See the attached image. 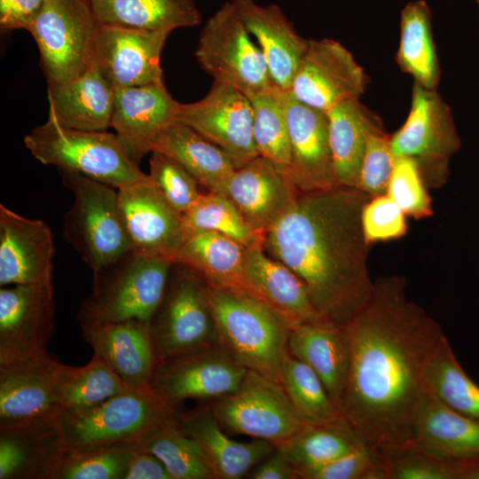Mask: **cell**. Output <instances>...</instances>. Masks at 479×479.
<instances>
[{"label": "cell", "instance_id": "41", "mask_svg": "<svg viewBox=\"0 0 479 479\" xmlns=\"http://www.w3.org/2000/svg\"><path fill=\"white\" fill-rule=\"evenodd\" d=\"M279 383L302 424H318L342 416L318 374L305 363L285 354Z\"/></svg>", "mask_w": 479, "mask_h": 479}, {"label": "cell", "instance_id": "49", "mask_svg": "<svg viewBox=\"0 0 479 479\" xmlns=\"http://www.w3.org/2000/svg\"><path fill=\"white\" fill-rule=\"evenodd\" d=\"M395 160L390 135L382 125L374 128L367 137L357 188L370 197L385 194Z\"/></svg>", "mask_w": 479, "mask_h": 479}, {"label": "cell", "instance_id": "34", "mask_svg": "<svg viewBox=\"0 0 479 479\" xmlns=\"http://www.w3.org/2000/svg\"><path fill=\"white\" fill-rule=\"evenodd\" d=\"M90 4L102 26L172 32L201 21L195 0H90Z\"/></svg>", "mask_w": 479, "mask_h": 479}, {"label": "cell", "instance_id": "55", "mask_svg": "<svg viewBox=\"0 0 479 479\" xmlns=\"http://www.w3.org/2000/svg\"><path fill=\"white\" fill-rule=\"evenodd\" d=\"M479 4V0H475Z\"/></svg>", "mask_w": 479, "mask_h": 479}, {"label": "cell", "instance_id": "13", "mask_svg": "<svg viewBox=\"0 0 479 479\" xmlns=\"http://www.w3.org/2000/svg\"><path fill=\"white\" fill-rule=\"evenodd\" d=\"M247 370L219 343L208 344L160 359L151 389L175 408L186 399H217L235 391Z\"/></svg>", "mask_w": 479, "mask_h": 479}, {"label": "cell", "instance_id": "28", "mask_svg": "<svg viewBox=\"0 0 479 479\" xmlns=\"http://www.w3.org/2000/svg\"><path fill=\"white\" fill-rule=\"evenodd\" d=\"M231 1L250 35L256 39L273 82L289 91L309 40L296 32L278 5H262L255 0Z\"/></svg>", "mask_w": 479, "mask_h": 479}, {"label": "cell", "instance_id": "32", "mask_svg": "<svg viewBox=\"0 0 479 479\" xmlns=\"http://www.w3.org/2000/svg\"><path fill=\"white\" fill-rule=\"evenodd\" d=\"M245 248L224 234L201 232L185 239L174 263L190 270L209 286L247 293Z\"/></svg>", "mask_w": 479, "mask_h": 479}, {"label": "cell", "instance_id": "22", "mask_svg": "<svg viewBox=\"0 0 479 479\" xmlns=\"http://www.w3.org/2000/svg\"><path fill=\"white\" fill-rule=\"evenodd\" d=\"M291 160L288 173L301 192L338 186L326 112L285 93Z\"/></svg>", "mask_w": 479, "mask_h": 479}, {"label": "cell", "instance_id": "46", "mask_svg": "<svg viewBox=\"0 0 479 479\" xmlns=\"http://www.w3.org/2000/svg\"><path fill=\"white\" fill-rule=\"evenodd\" d=\"M149 177L168 202L181 215L199 199L197 180L175 159L153 151L149 159Z\"/></svg>", "mask_w": 479, "mask_h": 479}, {"label": "cell", "instance_id": "18", "mask_svg": "<svg viewBox=\"0 0 479 479\" xmlns=\"http://www.w3.org/2000/svg\"><path fill=\"white\" fill-rule=\"evenodd\" d=\"M247 223L266 235L295 204L301 192L288 171L258 155L236 169L222 189Z\"/></svg>", "mask_w": 479, "mask_h": 479}, {"label": "cell", "instance_id": "16", "mask_svg": "<svg viewBox=\"0 0 479 479\" xmlns=\"http://www.w3.org/2000/svg\"><path fill=\"white\" fill-rule=\"evenodd\" d=\"M54 327V289L40 285L1 287L0 363L48 353Z\"/></svg>", "mask_w": 479, "mask_h": 479}, {"label": "cell", "instance_id": "3", "mask_svg": "<svg viewBox=\"0 0 479 479\" xmlns=\"http://www.w3.org/2000/svg\"><path fill=\"white\" fill-rule=\"evenodd\" d=\"M219 345L240 365L279 382L289 328L268 305L240 291L206 283Z\"/></svg>", "mask_w": 479, "mask_h": 479}, {"label": "cell", "instance_id": "4", "mask_svg": "<svg viewBox=\"0 0 479 479\" xmlns=\"http://www.w3.org/2000/svg\"><path fill=\"white\" fill-rule=\"evenodd\" d=\"M173 260L128 254L93 275L91 294L82 303L80 326L137 319L149 323L169 283Z\"/></svg>", "mask_w": 479, "mask_h": 479}, {"label": "cell", "instance_id": "30", "mask_svg": "<svg viewBox=\"0 0 479 479\" xmlns=\"http://www.w3.org/2000/svg\"><path fill=\"white\" fill-rule=\"evenodd\" d=\"M287 351L318 374L339 408L349 365L344 327L323 322L291 328Z\"/></svg>", "mask_w": 479, "mask_h": 479}, {"label": "cell", "instance_id": "29", "mask_svg": "<svg viewBox=\"0 0 479 479\" xmlns=\"http://www.w3.org/2000/svg\"><path fill=\"white\" fill-rule=\"evenodd\" d=\"M115 89L93 66L75 79L48 86L49 117L59 125L87 131L111 127Z\"/></svg>", "mask_w": 479, "mask_h": 479}, {"label": "cell", "instance_id": "38", "mask_svg": "<svg viewBox=\"0 0 479 479\" xmlns=\"http://www.w3.org/2000/svg\"><path fill=\"white\" fill-rule=\"evenodd\" d=\"M128 390L98 356L82 366L61 364L55 380V394L61 412L90 409Z\"/></svg>", "mask_w": 479, "mask_h": 479}, {"label": "cell", "instance_id": "8", "mask_svg": "<svg viewBox=\"0 0 479 479\" xmlns=\"http://www.w3.org/2000/svg\"><path fill=\"white\" fill-rule=\"evenodd\" d=\"M195 57L214 82L251 98L274 85L265 59L232 1L209 17L200 34Z\"/></svg>", "mask_w": 479, "mask_h": 479}, {"label": "cell", "instance_id": "26", "mask_svg": "<svg viewBox=\"0 0 479 479\" xmlns=\"http://www.w3.org/2000/svg\"><path fill=\"white\" fill-rule=\"evenodd\" d=\"M65 445L59 416L0 428V479H52Z\"/></svg>", "mask_w": 479, "mask_h": 479}, {"label": "cell", "instance_id": "33", "mask_svg": "<svg viewBox=\"0 0 479 479\" xmlns=\"http://www.w3.org/2000/svg\"><path fill=\"white\" fill-rule=\"evenodd\" d=\"M153 151L175 159L208 192H221L237 169L223 149L178 122L159 134L153 143Z\"/></svg>", "mask_w": 479, "mask_h": 479}, {"label": "cell", "instance_id": "37", "mask_svg": "<svg viewBox=\"0 0 479 479\" xmlns=\"http://www.w3.org/2000/svg\"><path fill=\"white\" fill-rule=\"evenodd\" d=\"M365 446L341 417L324 423L302 424L294 436L277 445L276 450L297 471L326 463Z\"/></svg>", "mask_w": 479, "mask_h": 479}, {"label": "cell", "instance_id": "52", "mask_svg": "<svg viewBox=\"0 0 479 479\" xmlns=\"http://www.w3.org/2000/svg\"><path fill=\"white\" fill-rule=\"evenodd\" d=\"M124 479H173L164 464L140 444L130 460Z\"/></svg>", "mask_w": 479, "mask_h": 479}, {"label": "cell", "instance_id": "50", "mask_svg": "<svg viewBox=\"0 0 479 479\" xmlns=\"http://www.w3.org/2000/svg\"><path fill=\"white\" fill-rule=\"evenodd\" d=\"M406 216L387 193L371 197L361 213L366 243L372 246L377 242L401 239L407 232Z\"/></svg>", "mask_w": 479, "mask_h": 479}, {"label": "cell", "instance_id": "40", "mask_svg": "<svg viewBox=\"0 0 479 479\" xmlns=\"http://www.w3.org/2000/svg\"><path fill=\"white\" fill-rule=\"evenodd\" d=\"M137 442L66 444L52 479H124Z\"/></svg>", "mask_w": 479, "mask_h": 479}, {"label": "cell", "instance_id": "48", "mask_svg": "<svg viewBox=\"0 0 479 479\" xmlns=\"http://www.w3.org/2000/svg\"><path fill=\"white\" fill-rule=\"evenodd\" d=\"M296 473L301 479H385L381 451L366 446Z\"/></svg>", "mask_w": 479, "mask_h": 479}, {"label": "cell", "instance_id": "2", "mask_svg": "<svg viewBox=\"0 0 479 479\" xmlns=\"http://www.w3.org/2000/svg\"><path fill=\"white\" fill-rule=\"evenodd\" d=\"M371 197L356 187L301 192L266 233L264 251L292 270L326 322L344 326L373 289L361 213Z\"/></svg>", "mask_w": 479, "mask_h": 479}, {"label": "cell", "instance_id": "17", "mask_svg": "<svg viewBox=\"0 0 479 479\" xmlns=\"http://www.w3.org/2000/svg\"><path fill=\"white\" fill-rule=\"evenodd\" d=\"M131 253L175 259L185 240L182 215L157 190L149 175L118 189Z\"/></svg>", "mask_w": 479, "mask_h": 479}, {"label": "cell", "instance_id": "53", "mask_svg": "<svg viewBox=\"0 0 479 479\" xmlns=\"http://www.w3.org/2000/svg\"><path fill=\"white\" fill-rule=\"evenodd\" d=\"M248 478L299 479L294 467L277 450L258 464Z\"/></svg>", "mask_w": 479, "mask_h": 479}, {"label": "cell", "instance_id": "15", "mask_svg": "<svg viewBox=\"0 0 479 479\" xmlns=\"http://www.w3.org/2000/svg\"><path fill=\"white\" fill-rule=\"evenodd\" d=\"M366 82L364 69L339 42L309 40L288 92L297 101L327 112L346 100L359 99Z\"/></svg>", "mask_w": 479, "mask_h": 479}, {"label": "cell", "instance_id": "47", "mask_svg": "<svg viewBox=\"0 0 479 479\" xmlns=\"http://www.w3.org/2000/svg\"><path fill=\"white\" fill-rule=\"evenodd\" d=\"M428 189L416 162L407 157H396L386 193L407 216L419 220L433 215Z\"/></svg>", "mask_w": 479, "mask_h": 479}, {"label": "cell", "instance_id": "20", "mask_svg": "<svg viewBox=\"0 0 479 479\" xmlns=\"http://www.w3.org/2000/svg\"><path fill=\"white\" fill-rule=\"evenodd\" d=\"M54 240L43 221L0 205V285L53 288Z\"/></svg>", "mask_w": 479, "mask_h": 479}, {"label": "cell", "instance_id": "6", "mask_svg": "<svg viewBox=\"0 0 479 479\" xmlns=\"http://www.w3.org/2000/svg\"><path fill=\"white\" fill-rule=\"evenodd\" d=\"M24 144L44 165L79 172L117 190L148 176L129 158L115 133L106 130L69 129L48 116L25 136Z\"/></svg>", "mask_w": 479, "mask_h": 479}, {"label": "cell", "instance_id": "42", "mask_svg": "<svg viewBox=\"0 0 479 479\" xmlns=\"http://www.w3.org/2000/svg\"><path fill=\"white\" fill-rule=\"evenodd\" d=\"M177 413L145 435L141 447L154 454L173 479H215L197 444L182 430Z\"/></svg>", "mask_w": 479, "mask_h": 479}, {"label": "cell", "instance_id": "1", "mask_svg": "<svg viewBox=\"0 0 479 479\" xmlns=\"http://www.w3.org/2000/svg\"><path fill=\"white\" fill-rule=\"evenodd\" d=\"M343 327L349 365L342 418L366 447L409 445L426 394L425 369L445 336L443 328L408 298L398 275L378 278L366 305Z\"/></svg>", "mask_w": 479, "mask_h": 479}, {"label": "cell", "instance_id": "43", "mask_svg": "<svg viewBox=\"0 0 479 479\" xmlns=\"http://www.w3.org/2000/svg\"><path fill=\"white\" fill-rule=\"evenodd\" d=\"M185 238L201 232H215L235 240L246 247L263 246L265 235L255 231L225 195L208 192L182 214Z\"/></svg>", "mask_w": 479, "mask_h": 479}, {"label": "cell", "instance_id": "10", "mask_svg": "<svg viewBox=\"0 0 479 479\" xmlns=\"http://www.w3.org/2000/svg\"><path fill=\"white\" fill-rule=\"evenodd\" d=\"M177 411L152 390H125L83 411L59 415L66 444L137 442Z\"/></svg>", "mask_w": 479, "mask_h": 479}, {"label": "cell", "instance_id": "19", "mask_svg": "<svg viewBox=\"0 0 479 479\" xmlns=\"http://www.w3.org/2000/svg\"><path fill=\"white\" fill-rule=\"evenodd\" d=\"M170 33L101 25L94 66L115 90L161 82V56Z\"/></svg>", "mask_w": 479, "mask_h": 479}, {"label": "cell", "instance_id": "23", "mask_svg": "<svg viewBox=\"0 0 479 479\" xmlns=\"http://www.w3.org/2000/svg\"><path fill=\"white\" fill-rule=\"evenodd\" d=\"M84 341L128 390L150 391L158 363L149 323L137 319L80 326Z\"/></svg>", "mask_w": 479, "mask_h": 479}, {"label": "cell", "instance_id": "24", "mask_svg": "<svg viewBox=\"0 0 479 479\" xmlns=\"http://www.w3.org/2000/svg\"><path fill=\"white\" fill-rule=\"evenodd\" d=\"M179 105L163 82L115 90L111 127L133 162L152 152L155 138L176 122Z\"/></svg>", "mask_w": 479, "mask_h": 479}, {"label": "cell", "instance_id": "14", "mask_svg": "<svg viewBox=\"0 0 479 479\" xmlns=\"http://www.w3.org/2000/svg\"><path fill=\"white\" fill-rule=\"evenodd\" d=\"M176 122L185 124L223 149L237 169L257 157L249 98L214 82L200 100L179 105Z\"/></svg>", "mask_w": 479, "mask_h": 479}, {"label": "cell", "instance_id": "27", "mask_svg": "<svg viewBox=\"0 0 479 479\" xmlns=\"http://www.w3.org/2000/svg\"><path fill=\"white\" fill-rule=\"evenodd\" d=\"M178 423L199 447L215 479H240L274 452L261 439L245 443L230 438L216 420L211 404L177 413Z\"/></svg>", "mask_w": 479, "mask_h": 479}, {"label": "cell", "instance_id": "7", "mask_svg": "<svg viewBox=\"0 0 479 479\" xmlns=\"http://www.w3.org/2000/svg\"><path fill=\"white\" fill-rule=\"evenodd\" d=\"M100 27L90 2L45 0L27 31L36 42L48 86L67 83L94 66Z\"/></svg>", "mask_w": 479, "mask_h": 479}, {"label": "cell", "instance_id": "9", "mask_svg": "<svg viewBox=\"0 0 479 479\" xmlns=\"http://www.w3.org/2000/svg\"><path fill=\"white\" fill-rule=\"evenodd\" d=\"M395 157H407L418 165L428 188H439L448 180L451 158L461 147L448 105L436 90L414 82L406 121L390 135Z\"/></svg>", "mask_w": 479, "mask_h": 479}, {"label": "cell", "instance_id": "44", "mask_svg": "<svg viewBox=\"0 0 479 479\" xmlns=\"http://www.w3.org/2000/svg\"><path fill=\"white\" fill-rule=\"evenodd\" d=\"M285 93L274 85L253 97V136L258 154L288 171L291 160Z\"/></svg>", "mask_w": 479, "mask_h": 479}, {"label": "cell", "instance_id": "56", "mask_svg": "<svg viewBox=\"0 0 479 479\" xmlns=\"http://www.w3.org/2000/svg\"><path fill=\"white\" fill-rule=\"evenodd\" d=\"M84 1L90 2V0H84Z\"/></svg>", "mask_w": 479, "mask_h": 479}, {"label": "cell", "instance_id": "39", "mask_svg": "<svg viewBox=\"0 0 479 479\" xmlns=\"http://www.w3.org/2000/svg\"><path fill=\"white\" fill-rule=\"evenodd\" d=\"M423 381L426 393L479 420V386L463 370L446 336L431 356Z\"/></svg>", "mask_w": 479, "mask_h": 479}, {"label": "cell", "instance_id": "45", "mask_svg": "<svg viewBox=\"0 0 479 479\" xmlns=\"http://www.w3.org/2000/svg\"><path fill=\"white\" fill-rule=\"evenodd\" d=\"M385 479H458L457 459L413 444L381 451Z\"/></svg>", "mask_w": 479, "mask_h": 479}, {"label": "cell", "instance_id": "5", "mask_svg": "<svg viewBox=\"0 0 479 479\" xmlns=\"http://www.w3.org/2000/svg\"><path fill=\"white\" fill-rule=\"evenodd\" d=\"M59 170L74 196L64 219L65 238L95 275L131 253L118 190L76 171Z\"/></svg>", "mask_w": 479, "mask_h": 479}, {"label": "cell", "instance_id": "35", "mask_svg": "<svg viewBox=\"0 0 479 479\" xmlns=\"http://www.w3.org/2000/svg\"><path fill=\"white\" fill-rule=\"evenodd\" d=\"M326 113L337 184L357 188L368 135L381 122L359 99L346 100Z\"/></svg>", "mask_w": 479, "mask_h": 479}, {"label": "cell", "instance_id": "31", "mask_svg": "<svg viewBox=\"0 0 479 479\" xmlns=\"http://www.w3.org/2000/svg\"><path fill=\"white\" fill-rule=\"evenodd\" d=\"M410 444L448 459L479 456V420L426 393L415 417Z\"/></svg>", "mask_w": 479, "mask_h": 479}, {"label": "cell", "instance_id": "51", "mask_svg": "<svg viewBox=\"0 0 479 479\" xmlns=\"http://www.w3.org/2000/svg\"><path fill=\"white\" fill-rule=\"evenodd\" d=\"M44 2L45 0H0L1 28L28 30Z\"/></svg>", "mask_w": 479, "mask_h": 479}, {"label": "cell", "instance_id": "21", "mask_svg": "<svg viewBox=\"0 0 479 479\" xmlns=\"http://www.w3.org/2000/svg\"><path fill=\"white\" fill-rule=\"evenodd\" d=\"M61 364L49 352L0 363V428L59 415L55 380Z\"/></svg>", "mask_w": 479, "mask_h": 479}, {"label": "cell", "instance_id": "12", "mask_svg": "<svg viewBox=\"0 0 479 479\" xmlns=\"http://www.w3.org/2000/svg\"><path fill=\"white\" fill-rule=\"evenodd\" d=\"M224 429L268 441L275 447L302 426L279 382L247 370L239 388L210 403Z\"/></svg>", "mask_w": 479, "mask_h": 479}, {"label": "cell", "instance_id": "54", "mask_svg": "<svg viewBox=\"0 0 479 479\" xmlns=\"http://www.w3.org/2000/svg\"><path fill=\"white\" fill-rule=\"evenodd\" d=\"M456 459L458 479H479V456Z\"/></svg>", "mask_w": 479, "mask_h": 479}, {"label": "cell", "instance_id": "11", "mask_svg": "<svg viewBox=\"0 0 479 479\" xmlns=\"http://www.w3.org/2000/svg\"><path fill=\"white\" fill-rule=\"evenodd\" d=\"M149 326L158 361L218 343L206 282L190 270L174 263L164 297Z\"/></svg>", "mask_w": 479, "mask_h": 479}, {"label": "cell", "instance_id": "25", "mask_svg": "<svg viewBox=\"0 0 479 479\" xmlns=\"http://www.w3.org/2000/svg\"><path fill=\"white\" fill-rule=\"evenodd\" d=\"M247 294L268 305L289 329L304 324L328 323L317 311L300 278L271 257L263 246L245 248Z\"/></svg>", "mask_w": 479, "mask_h": 479}, {"label": "cell", "instance_id": "36", "mask_svg": "<svg viewBox=\"0 0 479 479\" xmlns=\"http://www.w3.org/2000/svg\"><path fill=\"white\" fill-rule=\"evenodd\" d=\"M431 11L424 0L408 3L400 16V42L396 60L414 82L436 90L441 70L432 32Z\"/></svg>", "mask_w": 479, "mask_h": 479}]
</instances>
